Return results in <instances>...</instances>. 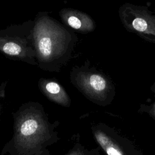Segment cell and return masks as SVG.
Instances as JSON below:
<instances>
[{"label": "cell", "mask_w": 155, "mask_h": 155, "mask_svg": "<svg viewBox=\"0 0 155 155\" xmlns=\"http://www.w3.org/2000/svg\"><path fill=\"white\" fill-rule=\"evenodd\" d=\"M49 137L48 125L41 112L27 110L16 117L14 139L22 152L30 155L36 153Z\"/></svg>", "instance_id": "6da1fadb"}, {"label": "cell", "mask_w": 155, "mask_h": 155, "mask_svg": "<svg viewBox=\"0 0 155 155\" xmlns=\"http://www.w3.org/2000/svg\"><path fill=\"white\" fill-rule=\"evenodd\" d=\"M94 136L107 155H133L134 150L126 146L124 140L114 135L111 131H107L101 127L93 129Z\"/></svg>", "instance_id": "7a4b0ae2"}, {"label": "cell", "mask_w": 155, "mask_h": 155, "mask_svg": "<svg viewBox=\"0 0 155 155\" xmlns=\"http://www.w3.org/2000/svg\"><path fill=\"white\" fill-rule=\"evenodd\" d=\"M78 85L87 96L97 102H104L105 100L109 88L106 79L96 73L82 78Z\"/></svg>", "instance_id": "3957f363"}, {"label": "cell", "mask_w": 155, "mask_h": 155, "mask_svg": "<svg viewBox=\"0 0 155 155\" xmlns=\"http://www.w3.org/2000/svg\"><path fill=\"white\" fill-rule=\"evenodd\" d=\"M41 90L50 100L65 107L70 104V99L64 88L57 82L51 81L41 83Z\"/></svg>", "instance_id": "277c9868"}, {"label": "cell", "mask_w": 155, "mask_h": 155, "mask_svg": "<svg viewBox=\"0 0 155 155\" xmlns=\"http://www.w3.org/2000/svg\"><path fill=\"white\" fill-rule=\"evenodd\" d=\"M63 18L70 27L81 31H89L92 27L90 18L81 12L70 10Z\"/></svg>", "instance_id": "5b68a950"}, {"label": "cell", "mask_w": 155, "mask_h": 155, "mask_svg": "<svg viewBox=\"0 0 155 155\" xmlns=\"http://www.w3.org/2000/svg\"><path fill=\"white\" fill-rule=\"evenodd\" d=\"M131 26L136 31L145 33L151 30V27L153 25L145 17L136 16L132 19Z\"/></svg>", "instance_id": "8992f818"}, {"label": "cell", "mask_w": 155, "mask_h": 155, "mask_svg": "<svg viewBox=\"0 0 155 155\" xmlns=\"http://www.w3.org/2000/svg\"><path fill=\"white\" fill-rule=\"evenodd\" d=\"M1 50L3 53L8 56H21L24 51L20 44L12 41L5 42L1 46Z\"/></svg>", "instance_id": "52a82bcc"}, {"label": "cell", "mask_w": 155, "mask_h": 155, "mask_svg": "<svg viewBox=\"0 0 155 155\" xmlns=\"http://www.w3.org/2000/svg\"><path fill=\"white\" fill-rule=\"evenodd\" d=\"M66 155H91L87 150L81 148L80 147H74L71 151Z\"/></svg>", "instance_id": "ba28073f"}, {"label": "cell", "mask_w": 155, "mask_h": 155, "mask_svg": "<svg viewBox=\"0 0 155 155\" xmlns=\"http://www.w3.org/2000/svg\"><path fill=\"white\" fill-rule=\"evenodd\" d=\"M149 113L155 119V103L151 106L149 110Z\"/></svg>", "instance_id": "9c48e42d"}]
</instances>
